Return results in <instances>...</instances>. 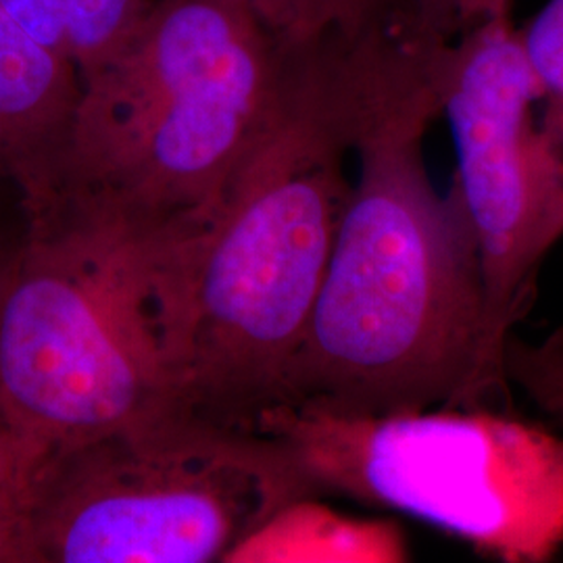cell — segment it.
Masks as SVG:
<instances>
[{
    "label": "cell",
    "instance_id": "obj_2",
    "mask_svg": "<svg viewBox=\"0 0 563 563\" xmlns=\"http://www.w3.org/2000/svg\"><path fill=\"white\" fill-rule=\"evenodd\" d=\"M363 130L339 44L305 46L288 99L181 257L176 409L260 430L280 405L351 186Z\"/></svg>",
    "mask_w": 563,
    "mask_h": 563
},
{
    "label": "cell",
    "instance_id": "obj_3",
    "mask_svg": "<svg viewBox=\"0 0 563 563\" xmlns=\"http://www.w3.org/2000/svg\"><path fill=\"white\" fill-rule=\"evenodd\" d=\"M295 46L232 0H155L115 59L81 80L51 207L125 239L181 246L213 220L288 99Z\"/></svg>",
    "mask_w": 563,
    "mask_h": 563
},
{
    "label": "cell",
    "instance_id": "obj_10",
    "mask_svg": "<svg viewBox=\"0 0 563 563\" xmlns=\"http://www.w3.org/2000/svg\"><path fill=\"white\" fill-rule=\"evenodd\" d=\"M155 0H65L67 55L80 80L115 59L141 30Z\"/></svg>",
    "mask_w": 563,
    "mask_h": 563
},
{
    "label": "cell",
    "instance_id": "obj_8",
    "mask_svg": "<svg viewBox=\"0 0 563 563\" xmlns=\"http://www.w3.org/2000/svg\"><path fill=\"white\" fill-rule=\"evenodd\" d=\"M81 80L0 9V181L20 201L44 190L67 148Z\"/></svg>",
    "mask_w": 563,
    "mask_h": 563
},
{
    "label": "cell",
    "instance_id": "obj_9",
    "mask_svg": "<svg viewBox=\"0 0 563 563\" xmlns=\"http://www.w3.org/2000/svg\"><path fill=\"white\" fill-rule=\"evenodd\" d=\"M282 44L325 36H362L393 21L409 20L397 0H232ZM413 23V21H411Z\"/></svg>",
    "mask_w": 563,
    "mask_h": 563
},
{
    "label": "cell",
    "instance_id": "obj_6",
    "mask_svg": "<svg viewBox=\"0 0 563 563\" xmlns=\"http://www.w3.org/2000/svg\"><path fill=\"white\" fill-rule=\"evenodd\" d=\"M290 446L316 495L395 509L509 563L563 547V439L481 409L341 418L274 409L262 423Z\"/></svg>",
    "mask_w": 563,
    "mask_h": 563
},
{
    "label": "cell",
    "instance_id": "obj_15",
    "mask_svg": "<svg viewBox=\"0 0 563 563\" xmlns=\"http://www.w3.org/2000/svg\"><path fill=\"white\" fill-rule=\"evenodd\" d=\"M484 2H486L488 18H499V15H511L516 0H484Z\"/></svg>",
    "mask_w": 563,
    "mask_h": 563
},
{
    "label": "cell",
    "instance_id": "obj_1",
    "mask_svg": "<svg viewBox=\"0 0 563 563\" xmlns=\"http://www.w3.org/2000/svg\"><path fill=\"white\" fill-rule=\"evenodd\" d=\"M437 118L441 99L422 97L357 142L360 174L276 409H478L504 386L486 349L476 236L455 190L441 195L423 159Z\"/></svg>",
    "mask_w": 563,
    "mask_h": 563
},
{
    "label": "cell",
    "instance_id": "obj_12",
    "mask_svg": "<svg viewBox=\"0 0 563 563\" xmlns=\"http://www.w3.org/2000/svg\"><path fill=\"white\" fill-rule=\"evenodd\" d=\"M520 41L541 90V121L563 148V0H549L520 30Z\"/></svg>",
    "mask_w": 563,
    "mask_h": 563
},
{
    "label": "cell",
    "instance_id": "obj_5",
    "mask_svg": "<svg viewBox=\"0 0 563 563\" xmlns=\"http://www.w3.org/2000/svg\"><path fill=\"white\" fill-rule=\"evenodd\" d=\"M278 437L165 409L48 449L20 563H213L316 499Z\"/></svg>",
    "mask_w": 563,
    "mask_h": 563
},
{
    "label": "cell",
    "instance_id": "obj_11",
    "mask_svg": "<svg viewBox=\"0 0 563 563\" xmlns=\"http://www.w3.org/2000/svg\"><path fill=\"white\" fill-rule=\"evenodd\" d=\"M48 449L0 416V563H20L23 520Z\"/></svg>",
    "mask_w": 563,
    "mask_h": 563
},
{
    "label": "cell",
    "instance_id": "obj_14",
    "mask_svg": "<svg viewBox=\"0 0 563 563\" xmlns=\"http://www.w3.org/2000/svg\"><path fill=\"white\" fill-rule=\"evenodd\" d=\"M0 9L32 41L69 59L65 42V0H0Z\"/></svg>",
    "mask_w": 563,
    "mask_h": 563
},
{
    "label": "cell",
    "instance_id": "obj_7",
    "mask_svg": "<svg viewBox=\"0 0 563 563\" xmlns=\"http://www.w3.org/2000/svg\"><path fill=\"white\" fill-rule=\"evenodd\" d=\"M439 92L457 155L453 190L481 253L488 360L505 378L509 330L563 241V148L537 118L541 90L511 15L446 44Z\"/></svg>",
    "mask_w": 563,
    "mask_h": 563
},
{
    "label": "cell",
    "instance_id": "obj_13",
    "mask_svg": "<svg viewBox=\"0 0 563 563\" xmlns=\"http://www.w3.org/2000/svg\"><path fill=\"white\" fill-rule=\"evenodd\" d=\"M397 2L402 13L432 41H457L467 27L488 18L484 0H397Z\"/></svg>",
    "mask_w": 563,
    "mask_h": 563
},
{
    "label": "cell",
    "instance_id": "obj_16",
    "mask_svg": "<svg viewBox=\"0 0 563 563\" xmlns=\"http://www.w3.org/2000/svg\"><path fill=\"white\" fill-rule=\"evenodd\" d=\"M13 246H15V242L9 244V242H4L0 239V276H2V269H4V265H7V260H9L11 251H13ZM0 416H2V413H0Z\"/></svg>",
    "mask_w": 563,
    "mask_h": 563
},
{
    "label": "cell",
    "instance_id": "obj_4",
    "mask_svg": "<svg viewBox=\"0 0 563 563\" xmlns=\"http://www.w3.org/2000/svg\"><path fill=\"white\" fill-rule=\"evenodd\" d=\"M21 213L0 276V413L53 449L176 409L180 251Z\"/></svg>",
    "mask_w": 563,
    "mask_h": 563
}]
</instances>
